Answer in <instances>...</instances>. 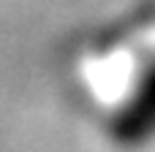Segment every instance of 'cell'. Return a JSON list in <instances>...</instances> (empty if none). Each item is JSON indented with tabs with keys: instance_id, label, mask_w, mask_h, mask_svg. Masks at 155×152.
I'll use <instances>...</instances> for the list:
<instances>
[{
	"instance_id": "1",
	"label": "cell",
	"mask_w": 155,
	"mask_h": 152,
	"mask_svg": "<svg viewBox=\"0 0 155 152\" xmlns=\"http://www.w3.org/2000/svg\"><path fill=\"white\" fill-rule=\"evenodd\" d=\"M109 131L117 141L128 147L147 144L150 139H155V63L139 76L134 92L114 112Z\"/></svg>"
}]
</instances>
